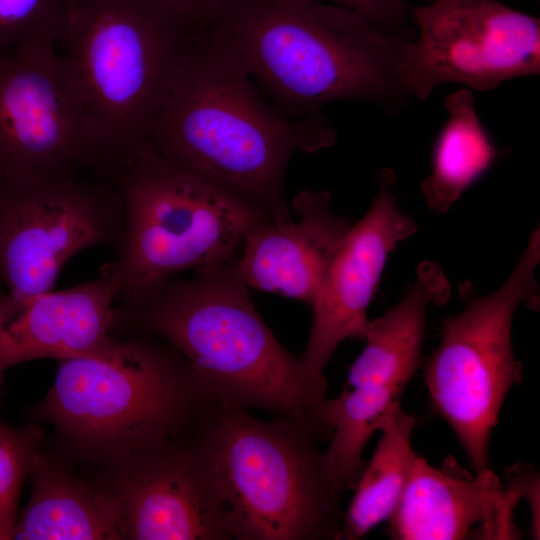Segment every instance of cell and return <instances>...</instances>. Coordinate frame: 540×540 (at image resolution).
<instances>
[{
  "label": "cell",
  "mask_w": 540,
  "mask_h": 540,
  "mask_svg": "<svg viewBox=\"0 0 540 540\" xmlns=\"http://www.w3.org/2000/svg\"><path fill=\"white\" fill-rule=\"evenodd\" d=\"M234 261L198 270L187 280L171 278L120 301L117 326L169 344L214 403L265 410L319 442L329 440L325 377L311 373L276 339Z\"/></svg>",
  "instance_id": "obj_1"
},
{
  "label": "cell",
  "mask_w": 540,
  "mask_h": 540,
  "mask_svg": "<svg viewBox=\"0 0 540 540\" xmlns=\"http://www.w3.org/2000/svg\"><path fill=\"white\" fill-rule=\"evenodd\" d=\"M334 141L335 131L320 113L290 120L271 108L230 47L209 29L191 38L146 142L281 223L292 219L284 193L291 157Z\"/></svg>",
  "instance_id": "obj_2"
},
{
  "label": "cell",
  "mask_w": 540,
  "mask_h": 540,
  "mask_svg": "<svg viewBox=\"0 0 540 540\" xmlns=\"http://www.w3.org/2000/svg\"><path fill=\"white\" fill-rule=\"evenodd\" d=\"M214 29L252 78L300 117L340 100L389 113L409 99L401 66L411 36L337 4L229 0Z\"/></svg>",
  "instance_id": "obj_3"
},
{
  "label": "cell",
  "mask_w": 540,
  "mask_h": 540,
  "mask_svg": "<svg viewBox=\"0 0 540 540\" xmlns=\"http://www.w3.org/2000/svg\"><path fill=\"white\" fill-rule=\"evenodd\" d=\"M131 333L58 360L51 389L32 409L74 452L108 468L190 431L214 404L174 348Z\"/></svg>",
  "instance_id": "obj_4"
},
{
  "label": "cell",
  "mask_w": 540,
  "mask_h": 540,
  "mask_svg": "<svg viewBox=\"0 0 540 540\" xmlns=\"http://www.w3.org/2000/svg\"><path fill=\"white\" fill-rule=\"evenodd\" d=\"M191 38L145 0L65 1L54 43L96 173L110 178L147 141Z\"/></svg>",
  "instance_id": "obj_5"
},
{
  "label": "cell",
  "mask_w": 540,
  "mask_h": 540,
  "mask_svg": "<svg viewBox=\"0 0 540 540\" xmlns=\"http://www.w3.org/2000/svg\"><path fill=\"white\" fill-rule=\"evenodd\" d=\"M196 430L232 540H339L343 493L305 429L213 404Z\"/></svg>",
  "instance_id": "obj_6"
},
{
  "label": "cell",
  "mask_w": 540,
  "mask_h": 540,
  "mask_svg": "<svg viewBox=\"0 0 540 540\" xmlns=\"http://www.w3.org/2000/svg\"><path fill=\"white\" fill-rule=\"evenodd\" d=\"M111 180L122 205L114 261L118 302L179 273L234 261L247 233L261 222L274 221L256 202L164 158L147 142Z\"/></svg>",
  "instance_id": "obj_7"
},
{
  "label": "cell",
  "mask_w": 540,
  "mask_h": 540,
  "mask_svg": "<svg viewBox=\"0 0 540 540\" xmlns=\"http://www.w3.org/2000/svg\"><path fill=\"white\" fill-rule=\"evenodd\" d=\"M540 231L535 229L516 266L493 293L473 298L443 321L438 347L424 366L433 410L455 433L475 474L489 467L491 434L522 366L512 344V320L538 296Z\"/></svg>",
  "instance_id": "obj_8"
},
{
  "label": "cell",
  "mask_w": 540,
  "mask_h": 540,
  "mask_svg": "<svg viewBox=\"0 0 540 540\" xmlns=\"http://www.w3.org/2000/svg\"><path fill=\"white\" fill-rule=\"evenodd\" d=\"M115 184L86 168L0 182V286L14 296L50 291L65 264L94 246L118 248Z\"/></svg>",
  "instance_id": "obj_9"
},
{
  "label": "cell",
  "mask_w": 540,
  "mask_h": 540,
  "mask_svg": "<svg viewBox=\"0 0 540 540\" xmlns=\"http://www.w3.org/2000/svg\"><path fill=\"white\" fill-rule=\"evenodd\" d=\"M416 36L401 66L410 98L438 86L490 91L540 71V20L498 0H435L412 12Z\"/></svg>",
  "instance_id": "obj_10"
},
{
  "label": "cell",
  "mask_w": 540,
  "mask_h": 540,
  "mask_svg": "<svg viewBox=\"0 0 540 540\" xmlns=\"http://www.w3.org/2000/svg\"><path fill=\"white\" fill-rule=\"evenodd\" d=\"M76 168L92 170L85 119L54 37H38L0 60V182Z\"/></svg>",
  "instance_id": "obj_11"
},
{
  "label": "cell",
  "mask_w": 540,
  "mask_h": 540,
  "mask_svg": "<svg viewBox=\"0 0 540 540\" xmlns=\"http://www.w3.org/2000/svg\"><path fill=\"white\" fill-rule=\"evenodd\" d=\"M196 429L109 467L97 484L115 504L121 539L232 540Z\"/></svg>",
  "instance_id": "obj_12"
},
{
  "label": "cell",
  "mask_w": 540,
  "mask_h": 540,
  "mask_svg": "<svg viewBox=\"0 0 540 540\" xmlns=\"http://www.w3.org/2000/svg\"><path fill=\"white\" fill-rule=\"evenodd\" d=\"M395 181L392 169L379 173L377 195L334 254L311 306L313 321L300 357L317 376H324L342 341L363 339L368 308L387 258L398 243L416 232L414 221L396 206L391 192Z\"/></svg>",
  "instance_id": "obj_13"
},
{
  "label": "cell",
  "mask_w": 540,
  "mask_h": 540,
  "mask_svg": "<svg viewBox=\"0 0 540 540\" xmlns=\"http://www.w3.org/2000/svg\"><path fill=\"white\" fill-rule=\"evenodd\" d=\"M535 476L530 466L517 465L504 486L491 469L470 474L451 456L435 468L415 453L387 533L395 540L519 538L513 512Z\"/></svg>",
  "instance_id": "obj_14"
},
{
  "label": "cell",
  "mask_w": 540,
  "mask_h": 540,
  "mask_svg": "<svg viewBox=\"0 0 540 540\" xmlns=\"http://www.w3.org/2000/svg\"><path fill=\"white\" fill-rule=\"evenodd\" d=\"M120 281L115 262L62 290L14 296L0 287V403L5 372L18 364L87 352L116 327Z\"/></svg>",
  "instance_id": "obj_15"
},
{
  "label": "cell",
  "mask_w": 540,
  "mask_h": 540,
  "mask_svg": "<svg viewBox=\"0 0 540 540\" xmlns=\"http://www.w3.org/2000/svg\"><path fill=\"white\" fill-rule=\"evenodd\" d=\"M293 218L264 221L245 236L234 267L248 288L312 306L328 266L352 227L332 210L328 191L304 190L292 201Z\"/></svg>",
  "instance_id": "obj_16"
},
{
  "label": "cell",
  "mask_w": 540,
  "mask_h": 540,
  "mask_svg": "<svg viewBox=\"0 0 540 540\" xmlns=\"http://www.w3.org/2000/svg\"><path fill=\"white\" fill-rule=\"evenodd\" d=\"M449 296L450 284L440 266L420 263L402 298L369 320L365 346L350 366L344 387L374 384L404 390L420 366L427 310L444 304Z\"/></svg>",
  "instance_id": "obj_17"
},
{
  "label": "cell",
  "mask_w": 540,
  "mask_h": 540,
  "mask_svg": "<svg viewBox=\"0 0 540 540\" xmlns=\"http://www.w3.org/2000/svg\"><path fill=\"white\" fill-rule=\"evenodd\" d=\"M31 497L17 516L13 539L120 540L112 499L42 452L30 472Z\"/></svg>",
  "instance_id": "obj_18"
},
{
  "label": "cell",
  "mask_w": 540,
  "mask_h": 540,
  "mask_svg": "<svg viewBox=\"0 0 540 540\" xmlns=\"http://www.w3.org/2000/svg\"><path fill=\"white\" fill-rule=\"evenodd\" d=\"M444 107L448 118L433 146L431 173L421 183L428 206L439 213L447 212L498 156L472 90L464 87L448 95Z\"/></svg>",
  "instance_id": "obj_19"
},
{
  "label": "cell",
  "mask_w": 540,
  "mask_h": 540,
  "mask_svg": "<svg viewBox=\"0 0 540 540\" xmlns=\"http://www.w3.org/2000/svg\"><path fill=\"white\" fill-rule=\"evenodd\" d=\"M416 418L396 403L379 432L381 437L354 487L342 516L339 540H358L394 513L408 481L415 451L412 435Z\"/></svg>",
  "instance_id": "obj_20"
},
{
  "label": "cell",
  "mask_w": 540,
  "mask_h": 540,
  "mask_svg": "<svg viewBox=\"0 0 540 540\" xmlns=\"http://www.w3.org/2000/svg\"><path fill=\"white\" fill-rule=\"evenodd\" d=\"M403 391L362 384L344 387L336 398L329 399L331 437L323 457L332 482L342 493L354 489L365 466V446L380 430L390 409L401 402Z\"/></svg>",
  "instance_id": "obj_21"
},
{
  "label": "cell",
  "mask_w": 540,
  "mask_h": 540,
  "mask_svg": "<svg viewBox=\"0 0 540 540\" xmlns=\"http://www.w3.org/2000/svg\"><path fill=\"white\" fill-rule=\"evenodd\" d=\"M43 440L38 422L12 427L0 420V540L13 539L19 493L42 452Z\"/></svg>",
  "instance_id": "obj_22"
},
{
  "label": "cell",
  "mask_w": 540,
  "mask_h": 540,
  "mask_svg": "<svg viewBox=\"0 0 540 540\" xmlns=\"http://www.w3.org/2000/svg\"><path fill=\"white\" fill-rule=\"evenodd\" d=\"M66 0H0V60L24 43L55 36Z\"/></svg>",
  "instance_id": "obj_23"
},
{
  "label": "cell",
  "mask_w": 540,
  "mask_h": 540,
  "mask_svg": "<svg viewBox=\"0 0 540 540\" xmlns=\"http://www.w3.org/2000/svg\"><path fill=\"white\" fill-rule=\"evenodd\" d=\"M166 21L187 36L209 30L229 0H145Z\"/></svg>",
  "instance_id": "obj_24"
},
{
  "label": "cell",
  "mask_w": 540,
  "mask_h": 540,
  "mask_svg": "<svg viewBox=\"0 0 540 540\" xmlns=\"http://www.w3.org/2000/svg\"><path fill=\"white\" fill-rule=\"evenodd\" d=\"M322 1V0H299ZM365 16L376 26L395 33L413 36L408 21L410 9L407 0H328Z\"/></svg>",
  "instance_id": "obj_25"
},
{
  "label": "cell",
  "mask_w": 540,
  "mask_h": 540,
  "mask_svg": "<svg viewBox=\"0 0 540 540\" xmlns=\"http://www.w3.org/2000/svg\"><path fill=\"white\" fill-rule=\"evenodd\" d=\"M1 287V286H0Z\"/></svg>",
  "instance_id": "obj_26"
}]
</instances>
